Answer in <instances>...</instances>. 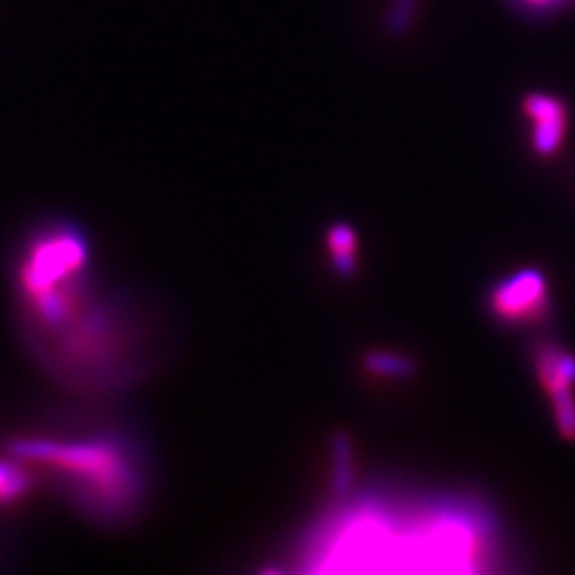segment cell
<instances>
[{
	"label": "cell",
	"instance_id": "1",
	"mask_svg": "<svg viewBox=\"0 0 575 575\" xmlns=\"http://www.w3.org/2000/svg\"><path fill=\"white\" fill-rule=\"evenodd\" d=\"M86 267V241L73 228H49L28 243L20 267L26 335L64 382L113 388L141 373V337L126 314L96 297Z\"/></svg>",
	"mask_w": 575,
	"mask_h": 575
},
{
	"label": "cell",
	"instance_id": "8",
	"mask_svg": "<svg viewBox=\"0 0 575 575\" xmlns=\"http://www.w3.org/2000/svg\"><path fill=\"white\" fill-rule=\"evenodd\" d=\"M420 0H392L386 15V32L394 39L405 37L414 26Z\"/></svg>",
	"mask_w": 575,
	"mask_h": 575
},
{
	"label": "cell",
	"instance_id": "4",
	"mask_svg": "<svg viewBox=\"0 0 575 575\" xmlns=\"http://www.w3.org/2000/svg\"><path fill=\"white\" fill-rule=\"evenodd\" d=\"M535 371L539 384L550 394L558 433L575 441V356L554 343H541L535 350Z\"/></svg>",
	"mask_w": 575,
	"mask_h": 575
},
{
	"label": "cell",
	"instance_id": "3",
	"mask_svg": "<svg viewBox=\"0 0 575 575\" xmlns=\"http://www.w3.org/2000/svg\"><path fill=\"white\" fill-rule=\"evenodd\" d=\"M490 316L507 326L544 322L552 314L548 279L539 269H520L488 292Z\"/></svg>",
	"mask_w": 575,
	"mask_h": 575
},
{
	"label": "cell",
	"instance_id": "2",
	"mask_svg": "<svg viewBox=\"0 0 575 575\" xmlns=\"http://www.w3.org/2000/svg\"><path fill=\"white\" fill-rule=\"evenodd\" d=\"M11 452L52 471L77 507L96 522L120 524L133 518L145 499L141 456L128 439L92 435L77 439H18Z\"/></svg>",
	"mask_w": 575,
	"mask_h": 575
},
{
	"label": "cell",
	"instance_id": "10",
	"mask_svg": "<svg viewBox=\"0 0 575 575\" xmlns=\"http://www.w3.org/2000/svg\"><path fill=\"white\" fill-rule=\"evenodd\" d=\"M335 456H337V471L335 473V490L337 492H348V484H350V478H352V452H350V443L345 441V439H337L335 441Z\"/></svg>",
	"mask_w": 575,
	"mask_h": 575
},
{
	"label": "cell",
	"instance_id": "5",
	"mask_svg": "<svg viewBox=\"0 0 575 575\" xmlns=\"http://www.w3.org/2000/svg\"><path fill=\"white\" fill-rule=\"evenodd\" d=\"M524 113L533 122V150L550 158L558 152L567 130L565 105L550 94H529L524 98Z\"/></svg>",
	"mask_w": 575,
	"mask_h": 575
},
{
	"label": "cell",
	"instance_id": "7",
	"mask_svg": "<svg viewBox=\"0 0 575 575\" xmlns=\"http://www.w3.org/2000/svg\"><path fill=\"white\" fill-rule=\"evenodd\" d=\"M365 367L380 375V377H390V380H403L414 373V363L407 356L392 354V352H373L367 356Z\"/></svg>",
	"mask_w": 575,
	"mask_h": 575
},
{
	"label": "cell",
	"instance_id": "6",
	"mask_svg": "<svg viewBox=\"0 0 575 575\" xmlns=\"http://www.w3.org/2000/svg\"><path fill=\"white\" fill-rule=\"evenodd\" d=\"M326 252L331 256L333 269L343 275L352 277L358 260V239L350 224H333L326 233Z\"/></svg>",
	"mask_w": 575,
	"mask_h": 575
},
{
	"label": "cell",
	"instance_id": "9",
	"mask_svg": "<svg viewBox=\"0 0 575 575\" xmlns=\"http://www.w3.org/2000/svg\"><path fill=\"white\" fill-rule=\"evenodd\" d=\"M30 488V480L24 469L0 463V503H9L22 497L24 492Z\"/></svg>",
	"mask_w": 575,
	"mask_h": 575
},
{
	"label": "cell",
	"instance_id": "11",
	"mask_svg": "<svg viewBox=\"0 0 575 575\" xmlns=\"http://www.w3.org/2000/svg\"><path fill=\"white\" fill-rule=\"evenodd\" d=\"M518 7L531 13H550L558 7H563L567 0H516Z\"/></svg>",
	"mask_w": 575,
	"mask_h": 575
}]
</instances>
